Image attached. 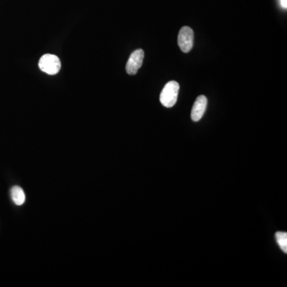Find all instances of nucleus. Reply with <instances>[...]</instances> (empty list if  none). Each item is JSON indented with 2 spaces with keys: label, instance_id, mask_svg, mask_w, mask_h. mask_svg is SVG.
I'll return each instance as SVG.
<instances>
[{
  "label": "nucleus",
  "instance_id": "nucleus-1",
  "mask_svg": "<svg viewBox=\"0 0 287 287\" xmlns=\"http://www.w3.org/2000/svg\"><path fill=\"white\" fill-rule=\"evenodd\" d=\"M180 85L176 81H171L165 85L161 91L160 101L166 108H171L177 103Z\"/></svg>",
  "mask_w": 287,
  "mask_h": 287
},
{
  "label": "nucleus",
  "instance_id": "nucleus-2",
  "mask_svg": "<svg viewBox=\"0 0 287 287\" xmlns=\"http://www.w3.org/2000/svg\"><path fill=\"white\" fill-rule=\"evenodd\" d=\"M40 70H43L49 75H55L61 70L60 59L56 55H43L39 62Z\"/></svg>",
  "mask_w": 287,
  "mask_h": 287
},
{
  "label": "nucleus",
  "instance_id": "nucleus-3",
  "mask_svg": "<svg viewBox=\"0 0 287 287\" xmlns=\"http://www.w3.org/2000/svg\"><path fill=\"white\" fill-rule=\"evenodd\" d=\"M194 43V32L189 27H183L178 35V45L184 53L190 52Z\"/></svg>",
  "mask_w": 287,
  "mask_h": 287
},
{
  "label": "nucleus",
  "instance_id": "nucleus-4",
  "mask_svg": "<svg viewBox=\"0 0 287 287\" xmlns=\"http://www.w3.org/2000/svg\"><path fill=\"white\" fill-rule=\"evenodd\" d=\"M144 58H145V52L141 49L133 51L127 62L125 67L127 74L129 75H135L137 74L138 70L143 64Z\"/></svg>",
  "mask_w": 287,
  "mask_h": 287
},
{
  "label": "nucleus",
  "instance_id": "nucleus-5",
  "mask_svg": "<svg viewBox=\"0 0 287 287\" xmlns=\"http://www.w3.org/2000/svg\"><path fill=\"white\" fill-rule=\"evenodd\" d=\"M207 105H208V99L205 96H199L196 98L191 113V117L193 121L197 122L203 117L207 109Z\"/></svg>",
  "mask_w": 287,
  "mask_h": 287
},
{
  "label": "nucleus",
  "instance_id": "nucleus-6",
  "mask_svg": "<svg viewBox=\"0 0 287 287\" xmlns=\"http://www.w3.org/2000/svg\"><path fill=\"white\" fill-rule=\"evenodd\" d=\"M12 198L16 205L20 206L24 204L26 200L24 191L20 187H13L12 189Z\"/></svg>",
  "mask_w": 287,
  "mask_h": 287
},
{
  "label": "nucleus",
  "instance_id": "nucleus-7",
  "mask_svg": "<svg viewBox=\"0 0 287 287\" xmlns=\"http://www.w3.org/2000/svg\"><path fill=\"white\" fill-rule=\"evenodd\" d=\"M276 240L279 245L280 248L284 253H287V233L277 231L275 234Z\"/></svg>",
  "mask_w": 287,
  "mask_h": 287
},
{
  "label": "nucleus",
  "instance_id": "nucleus-8",
  "mask_svg": "<svg viewBox=\"0 0 287 287\" xmlns=\"http://www.w3.org/2000/svg\"><path fill=\"white\" fill-rule=\"evenodd\" d=\"M280 3H281V5L284 9L286 10L287 8V0H280Z\"/></svg>",
  "mask_w": 287,
  "mask_h": 287
}]
</instances>
